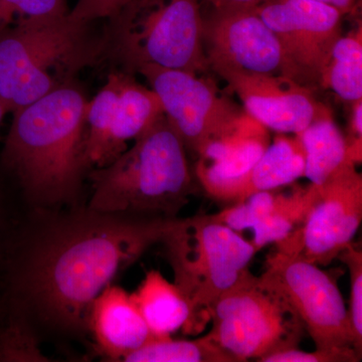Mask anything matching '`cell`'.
<instances>
[{"label":"cell","mask_w":362,"mask_h":362,"mask_svg":"<svg viewBox=\"0 0 362 362\" xmlns=\"http://www.w3.org/2000/svg\"><path fill=\"white\" fill-rule=\"evenodd\" d=\"M89 100L77 83L52 90L13 112L0 166L40 209L73 204L85 175Z\"/></svg>","instance_id":"7a4b0ae2"},{"label":"cell","mask_w":362,"mask_h":362,"mask_svg":"<svg viewBox=\"0 0 362 362\" xmlns=\"http://www.w3.org/2000/svg\"><path fill=\"white\" fill-rule=\"evenodd\" d=\"M354 111L351 118L352 138L349 143H362V99L352 102Z\"/></svg>","instance_id":"f546056e"},{"label":"cell","mask_w":362,"mask_h":362,"mask_svg":"<svg viewBox=\"0 0 362 362\" xmlns=\"http://www.w3.org/2000/svg\"><path fill=\"white\" fill-rule=\"evenodd\" d=\"M206 337L237 362L299 349L305 328L286 298L250 273L214 303Z\"/></svg>","instance_id":"8992f818"},{"label":"cell","mask_w":362,"mask_h":362,"mask_svg":"<svg viewBox=\"0 0 362 362\" xmlns=\"http://www.w3.org/2000/svg\"><path fill=\"white\" fill-rule=\"evenodd\" d=\"M349 268L350 275V325L357 350L362 354V251L354 243L338 256Z\"/></svg>","instance_id":"cb8c5ba5"},{"label":"cell","mask_w":362,"mask_h":362,"mask_svg":"<svg viewBox=\"0 0 362 362\" xmlns=\"http://www.w3.org/2000/svg\"><path fill=\"white\" fill-rule=\"evenodd\" d=\"M135 71L145 78L160 100L164 114L185 149L197 157L233 132L246 114L194 74L156 65H142Z\"/></svg>","instance_id":"9c48e42d"},{"label":"cell","mask_w":362,"mask_h":362,"mask_svg":"<svg viewBox=\"0 0 362 362\" xmlns=\"http://www.w3.org/2000/svg\"><path fill=\"white\" fill-rule=\"evenodd\" d=\"M316 194L317 185H314L295 188L290 192H258L223 209L221 220L235 232L252 230V244L259 252L266 245L284 239L301 226Z\"/></svg>","instance_id":"9a60e30c"},{"label":"cell","mask_w":362,"mask_h":362,"mask_svg":"<svg viewBox=\"0 0 362 362\" xmlns=\"http://www.w3.org/2000/svg\"><path fill=\"white\" fill-rule=\"evenodd\" d=\"M256 11L277 37L282 76L309 89L321 86L344 14L316 0H265Z\"/></svg>","instance_id":"30bf717a"},{"label":"cell","mask_w":362,"mask_h":362,"mask_svg":"<svg viewBox=\"0 0 362 362\" xmlns=\"http://www.w3.org/2000/svg\"><path fill=\"white\" fill-rule=\"evenodd\" d=\"M127 71H112L88 104L85 158L90 170L110 163L164 114L159 98Z\"/></svg>","instance_id":"7c38bea8"},{"label":"cell","mask_w":362,"mask_h":362,"mask_svg":"<svg viewBox=\"0 0 362 362\" xmlns=\"http://www.w3.org/2000/svg\"><path fill=\"white\" fill-rule=\"evenodd\" d=\"M157 1H159V0H136L134 6H133V8L131 9L130 13H128L127 16H124L122 20L119 21V23H117V25L114 26L113 28H111V30H114V28H116L117 26L123 25L124 23H126V21L130 20V18H132L134 14L137 13L138 11L147 8V7L152 6V4H156Z\"/></svg>","instance_id":"1f68e13d"},{"label":"cell","mask_w":362,"mask_h":362,"mask_svg":"<svg viewBox=\"0 0 362 362\" xmlns=\"http://www.w3.org/2000/svg\"><path fill=\"white\" fill-rule=\"evenodd\" d=\"M216 73L240 97L247 115L267 129L298 134L316 118L331 112L316 101L311 89L285 76L242 70Z\"/></svg>","instance_id":"5bb4252c"},{"label":"cell","mask_w":362,"mask_h":362,"mask_svg":"<svg viewBox=\"0 0 362 362\" xmlns=\"http://www.w3.org/2000/svg\"><path fill=\"white\" fill-rule=\"evenodd\" d=\"M175 284L189 304L185 333L197 334L211 321L214 303L244 280L258 252L238 232L211 214L175 218L162 238Z\"/></svg>","instance_id":"5b68a950"},{"label":"cell","mask_w":362,"mask_h":362,"mask_svg":"<svg viewBox=\"0 0 362 362\" xmlns=\"http://www.w3.org/2000/svg\"><path fill=\"white\" fill-rule=\"evenodd\" d=\"M105 28L69 11L25 18L0 30V97L7 113L28 106L108 59Z\"/></svg>","instance_id":"3957f363"},{"label":"cell","mask_w":362,"mask_h":362,"mask_svg":"<svg viewBox=\"0 0 362 362\" xmlns=\"http://www.w3.org/2000/svg\"><path fill=\"white\" fill-rule=\"evenodd\" d=\"M125 362H237L206 335L195 340L153 338L131 352Z\"/></svg>","instance_id":"7402d4cb"},{"label":"cell","mask_w":362,"mask_h":362,"mask_svg":"<svg viewBox=\"0 0 362 362\" xmlns=\"http://www.w3.org/2000/svg\"><path fill=\"white\" fill-rule=\"evenodd\" d=\"M328 6L335 7L343 14L349 13L356 6L357 0H316Z\"/></svg>","instance_id":"4dcf8cb0"},{"label":"cell","mask_w":362,"mask_h":362,"mask_svg":"<svg viewBox=\"0 0 362 362\" xmlns=\"http://www.w3.org/2000/svg\"><path fill=\"white\" fill-rule=\"evenodd\" d=\"M349 162L323 185L301 226L276 243L277 251L329 265L356 237L362 221V175Z\"/></svg>","instance_id":"8fae6325"},{"label":"cell","mask_w":362,"mask_h":362,"mask_svg":"<svg viewBox=\"0 0 362 362\" xmlns=\"http://www.w3.org/2000/svg\"><path fill=\"white\" fill-rule=\"evenodd\" d=\"M4 311H6V303H4V297L0 298V320L4 315Z\"/></svg>","instance_id":"836d02e7"},{"label":"cell","mask_w":362,"mask_h":362,"mask_svg":"<svg viewBox=\"0 0 362 362\" xmlns=\"http://www.w3.org/2000/svg\"><path fill=\"white\" fill-rule=\"evenodd\" d=\"M262 277L289 302L316 349L346 352L361 359L349 309L332 276L315 264L276 251L267 259Z\"/></svg>","instance_id":"ba28073f"},{"label":"cell","mask_w":362,"mask_h":362,"mask_svg":"<svg viewBox=\"0 0 362 362\" xmlns=\"http://www.w3.org/2000/svg\"><path fill=\"white\" fill-rule=\"evenodd\" d=\"M7 114L6 107H4V102H2L1 97H0V126H1L2 121H4V116Z\"/></svg>","instance_id":"d6a6232c"},{"label":"cell","mask_w":362,"mask_h":362,"mask_svg":"<svg viewBox=\"0 0 362 362\" xmlns=\"http://www.w3.org/2000/svg\"><path fill=\"white\" fill-rule=\"evenodd\" d=\"M131 295L154 337H169L177 330L187 329L192 316L189 304L175 283L166 280L160 272H147Z\"/></svg>","instance_id":"d6986e66"},{"label":"cell","mask_w":362,"mask_h":362,"mask_svg":"<svg viewBox=\"0 0 362 362\" xmlns=\"http://www.w3.org/2000/svg\"><path fill=\"white\" fill-rule=\"evenodd\" d=\"M321 86L345 100L362 99V28L338 39L324 68Z\"/></svg>","instance_id":"44dd1931"},{"label":"cell","mask_w":362,"mask_h":362,"mask_svg":"<svg viewBox=\"0 0 362 362\" xmlns=\"http://www.w3.org/2000/svg\"><path fill=\"white\" fill-rule=\"evenodd\" d=\"M175 218L87 206L45 214L35 226H20L7 264L4 302L33 322L66 334H85L95 299L161 242Z\"/></svg>","instance_id":"6da1fadb"},{"label":"cell","mask_w":362,"mask_h":362,"mask_svg":"<svg viewBox=\"0 0 362 362\" xmlns=\"http://www.w3.org/2000/svg\"><path fill=\"white\" fill-rule=\"evenodd\" d=\"M90 209L104 213L177 218L197 192L187 149L162 114L110 163L90 169Z\"/></svg>","instance_id":"277c9868"},{"label":"cell","mask_w":362,"mask_h":362,"mask_svg":"<svg viewBox=\"0 0 362 362\" xmlns=\"http://www.w3.org/2000/svg\"><path fill=\"white\" fill-rule=\"evenodd\" d=\"M305 162V150L299 136L278 133L263 156L228 187L220 202L240 204L252 194L290 185L304 176Z\"/></svg>","instance_id":"ac0fdd59"},{"label":"cell","mask_w":362,"mask_h":362,"mask_svg":"<svg viewBox=\"0 0 362 362\" xmlns=\"http://www.w3.org/2000/svg\"><path fill=\"white\" fill-rule=\"evenodd\" d=\"M89 332L94 337L97 351L108 361H123L131 352L156 338L132 295L112 284L92 305Z\"/></svg>","instance_id":"e0dca14e"},{"label":"cell","mask_w":362,"mask_h":362,"mask_svg":"<svg viewBox=\"0 0 362 362\" xmlns=\"http://www.w3.org/2000/svg\"><path fill=\"white\" fill-rule=\"evenodd\" d=\"M358 356L346 352L332 350L316 349L312 352L303 351L299 349L279 352L265 357L259 362H357Z\"/></svg>","instance_id":"83f0119b"},{"label":"cell","mask_w":362,"mask_h":362,"mask_svg":"<svg viewBox=\"0 0 362 362\" xmlns=\"http://www.w3.org/2000/svg\"><path fill=\"white\" fill-rule=\"evenodd\" d=\"M267 130L245 114L233 132L209 145L197 157L195 175L211 199L220 202L228 187L263 156L271 143Z\"/></svg>","instance_id":"2e32d148"},{"label":"cell","mask_w":362,"mask_h":362,"mask_svg":"<svg viewBox=\"0 0 362 362\" xmlns=\"http://www.w3.org/2000/svg\"><path fill=\"white\" fill-rule=\"evenodd\" d=\"M202 45L209 68L282 75L280 45L255 11H214L204 20Z\"/></svg>","instance_id":"4fadbf2b"},{"label":"cell","mask_w":362,"mask_h":362,"mask_svg":"<svg viewBox=\"0 0 362 362\" xmlns=\"http://www.w3.org/2000/svg\"><path fill=\"white\" fill-rule=\"evenodd\" d=\"M18 228L13 204L0 181V298L4 295L7 264Z\"/></svg>","instance_id":"4316f807"},{"label":"cell","mask_w":362,"mask_h":362,"mask_svg":"<svg viewBox=\"0 0 362 362\" xmlns=\"http://www.w3.org/2000/svg\"><path fill=\"white\" fill-rule=\"evenodd\" d=\"M214 6V11H255L265 0H206Z\"/></svg>","instance_id":"f1b7e54d"},{"label":"cell","mask_w":362,"mask_h":362,"mask_svg":"<svg viewBox=\"0 0 362 362\" xmlns=\"http://www.w3.org/2000/svg\"><path fill=\"white\" fill-rule=\"evenodd\" d=\"M298 136L305 150L304 176L311 185H323L349 162L356 163L350 156L349 140L333 121L331 112L316 118Z\"/></svg>","instance_id":"ffe728a7"},{"label":"cell","mask_w":362,"mask_h":362,"mask_svg":"<svg viewBox=\"0 0 362 362\" xmlns=\"http://www.w3.org/2000/svg\"><path fill=\"white\" fill-rule=\"evenodd\" d=\"M199 0H159L107 33L108 59L134 73L142 65L197 75L209 68Z\"/></svg>","instance_id":"52a82bcc"},{"label":"cell","mask_w":362,"mask_h":362,"mask_svg":"<svg viewBox=\"0 0 362 362\" xmlns=\"http://www.w3.org/2000/svg\"><path fill=\"white\" fill-rule=\"evenodd\" d=\"M6 303V302H4ZM33 322L25 312L6 304L0 320V362H45Z\"/></svg>","instance_id":"603a6c76"},{"label":"cell","mask_w":362,"mask_h":362,"mask_svg":"<svg viewBox=\"0 0 362 362\" xmlns=\"http://www.w3.org/2000/svg\"><path fill=\"white\" fill-rule=\"evenodd\" d=\"M135 2L136 0H78L69 13L77 20L92 23L107 21L108 25L105 28L110 30L130 13Z\"/></svg>","instance_id":"d4e9b609"},{"label":"cell","mask_w":362,"mask_h":362,"mask_svg":"<svg viewBox=\"0 0 362 362\" xmlns=\"http://www.w3.org/2000/svg\"><path fill=\"white\" fill-rule=\"evenodd\" d=\"M66 0H0V30L18 21L69 11Z\"/></svg>","instance_id":"484cf974"}]
</instances>
